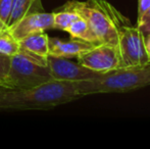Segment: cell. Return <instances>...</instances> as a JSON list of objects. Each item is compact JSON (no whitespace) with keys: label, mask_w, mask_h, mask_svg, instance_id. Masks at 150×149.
Returning <instances> with one entry per match:
<instances>
[{"label":"cell","mask_w":150,"mask_h":149,"mask_svg":"<svg viewBox=\"0 0 150 149\" xmlns=\"http://www.w3.org/2000/svg\"><path fill=\"white\" fill-rule=\"evenodd\" d=\"M0 89H1V88H0Z\"/></svg>","instance_id":"44dd1931"},{"label":"cell","mask_w":150,"mask_h":149,"mask_svg":"<svg viewBox=\"0 0 150 149\" xmlns=\"http://www.w3.org/2000/svg\"><path fill=\"white\" fill-rule=\"evenodd\" d=\"M84 97L76 82L50 80L28 89H0V108L49 109Z\"/></svg>","instance_id":"6da1fadb"},{"label":"cell","mask_w":150,"mask_h":149,"mask_svg":"<svg viewBox=\"0 0 150 149\" xmlns=\"http://www.w3.org/2000/svg\"><path fill=\"white\" fill-rule=\"evenodd\" d=\"M145 45H146V49L150 56V33L147 34V37H145Z\"/></svg>","instance_id":"d6986e66"},{"label":"cell","mask_w":150,"mask_h":149,"mask_svg":"<svg viewBox=\"0 0 150 149\" xmlns=\"http://www.w3.org/2000/svg\"><path fill=\"white\" fill-rule=\"evenodd\" d=\"M117 30V47L124 66H144L150 64L145 45V35L138 26H133L128 18L105 0H99Z\"/></svg>","instance_id":"3957f363"},{"label":"cell","mask_w":150,"mask_h":149,"mask_svg":"<svg viewBox=\"0 0 150 149\" xmlns=\"http://www.w3.org/2000/svg\"><path fill=\"white\" fill-rule=\"evenodd\" d=\"M65 32L69 33L71 38L84 40V41L89 42V43H92L94 45L100 44L98 38L95 35V33L93 32V30L90 28L87 22L81 16L79 18H77L75 22L71 23V25L67 29Z\"/></svg>","instance_id":"8fae6325"},{"label":"cell","mask_w":150,"mask_h":149,"mask_svg":"<svg viewBox=\"0 0 150 149\" xmlns=\"http://www.w3.org/2000/svg\"><path fill=\"white\" fill-rule=\"evenodd\" d=\"M12 2L13 0H0V20L5 25L7 24L10 12H11Z\"/></svg>","instance_id":"2e32d148"},{"label":"cell","mask_w":150,"mask_h":149,"mask_svg":"<svg viewBox=\"0 0 150 149\" xmlns=\"http://www.w3.org/2000/svg\"><path fill=\"white\" fill-rule=\"evenodd\" d=\"M47 64L52 80L69 82L87 81L96 78L100 73L94 72L79 62H73L69 58L48 55Z\"/></svg>","instance_id":"52a82bcc"},{"label":"cell","mask_w":150,"mask_h":149,"mask_svg":"<svg viewBox=\"0 0 150 149\" xmlns=\"http://www.w3.org/2000/svg\"><path fill=\"white\" fill-rule=\"evenodd\" d=\"M37 2H39V0H13L11 12L6 24L7 28L9 29L14 24H16L21 18H24L27 13L31 12V8Z\"/></svg>","instance_id":"7c38bea8"},{"label":"cell","mask_w":150,"mask_h":149,"mask_svg":"<svg viewBox=\"0 0 150 149\" xmlns=\"http://www.w3.org/2000/svg\"><path fill=\"white\" fill-rule=\"evenodd\" d=\"M76 85L83 96L98 93H128L150 85V64L124 66L100 74L91 80L76 82Z\"/></svg>","instance_id":"7a4b0ae2"},{"label":"cell","mask_w":150,"mask_h":149,"mask_svg":"<svg viewBox=\"0 0 150 149\" xmlns=\"http://www.w3.org/2000/svg\"><path fill=\"white\" fill-rule=\"evenodd\" d=\"M137 26L144 33V35H147L148 33H150V7L144 13V16L137 22Z\"/></svg>","instance_id":"e0dca14e"},{"label":"cell","mask_w":150,"mask_h":149,"mask_svg":"<svg viewBox=\"0 0 150 149\" xmlns=\"http://www.w3.org/2000/svg\"><path fill=\"white\" fill-rule=\"evenodd\" d=\"M48 45H49V55L55 57L71 58L77 57L81 53L91 49L94 44L77 38H73L71 40L49 38Z\"/></svg>","instance_id":"9c48e42d"},{"label":"cell","mask_w":150,"mask_h":149,"mask_svg":"<svg viewBox=\"0 0 150 149\" xmlns=\"http://www.w3.org/2000/svg\"><path fill=\"white\" fill-rule=\"evenodd\" d=\"M64 8L76 11L87 22L99 40V43L117 46V30L107 12L99 3V0L69 1Z\"/></svg>","instance_id":"5b68a950"},{"label":"cell","mask_w":150,"mask_h":149,"mask_svg":"<svg viewBox=\"0 0 150 149\" xmlns=\"http://www.w3.org/2000/svg\"><path fill=\"white\" fill-rule=\"evenodd\" d=\"M48 39L49 37L47 36V34L43 32L23 38L18 41V43H20V47L22 50L47 58L49 55Z\"/></svg>","instance_id":"30bf717a"},{"label":"cell","mask_w":150,"mask_h":149,"mask_svg":"<svg viewBox=\"0 0 150 149\" xmlns=\"http://www.w3.org/2000/svg\"><path fill=\"white\" fill-rule=\"evenodd\" d=\"M150 7V0H138V16H137V22L144 16L145 12Z\"/></svg>","instance_id":"ac0fdd59"},{"label":"cell","mask_w":150,"mask_h":149,"mask_svg":"<svg viewBox=\"0 0 150 149\" xmlns=\"http://www.w3.org/2000/svg\"><path fill=\"white\" fill-rule=\"evenodd\" d=\"M10 68V56L0 53V88L11 89L8 83V73Z\"/></svg>","instance_id":"9a60e30c"},{"label":"cell","mask_w":150,"mask_h":149,"mask_svg":"<svg viewBox=\"0 0 150 149\" xmlns=\"http://www.w3.org/2000/svg\"><path fill=\"white\" fill-rule=\"evenodd\" d=\"M50 80L47 58L22 49L10 56L8 83L11 89H28Z\"/></svg>","instance_id":"277c9868"},{"label":"cell","mask_w":150,"mask_h":149,"mask_svg":"<svg viewBox=\"0 0 150 149\" xmlns=\"http://www.w3.org/2000/svg\"><path fill=\"white\" fill-rule=\"evenodd\" d=\"M20 43L11 35L9 29L0 34V53L7 56H12L20 52Z\"/></svg>","instance_id":"4fadbf2b"},{"label":"cell","mask_w":150,"mask_h":149,"mask_svg":"<svg viewBox=\"0 0 150 149\" xmlns=\"http://www.w3.org/2000/svg\"><path fill=\"white\" fill-rule=\"evenodd\" d=\"M6 30H8L7 26H6V25L4 24L1 20H0V34H1V33H3L4 31H6Z\"/></svg>","instance_id":"ffe728a7"},{"label":"cell","mask_w":150,"mask_h":149,"mask_svg":"<svg viewBox=\"0 0 150 149\" xmlns=\"http://www.w3.org/2000/svg\"><path fill=\"white\" fill-rule=\"evenodd\" d=\"M77 58L82 66L100 74L124 68L119 47L107 43L94 45L91 49L78 55Z\"/></svg>","instance_id":"8992f818"},{"label":"cell","mask_w":150,"mask_h":149,"mask_svg":"<svg viewBox=\"0 0 150 149\" xmlns=\"http://www.w3.org/2000/svg\"><path fill=\"white\" fill-rule=\"evenodd\" d=\"M80 16L76 11L71 9L64 8L61 11L53 12V20H54V29L61 31H67V29L71 25V23L75 22Z\"/></svg>","instance_id":"5bb4252c"},{"label":"cell","mask_w":150,"mask_h":149,"mask_svg":"<svg viewBox=\"0 0 150 149\" xmlns=\"http://www.w3.org/2000/svg\"><path fill=\"white\" fill-rule=\"evenodd\" d=\"M50 29H54L53 12H29L16 24L10 27L9 32L20 41L27 36L43 33Z\"/></svg>","instance_id":"ba28073f"}]
</instances>
